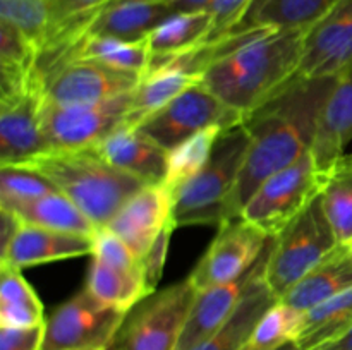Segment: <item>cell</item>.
I'll return each mask as SVG.
<instances>
[{"mask_svg": "<svg viewBox=\"0 0 352 350\" xmlns=\"http://www.w3.org/2000/svg\"><path fill=\"white\" fill-rule=\"evenodd\" d=\"M254 0H213L208 10L213 17V27L206 43L230 33L243 21Z\"/></svg>", "mask_w": 352, "mask_h": 350, "instance_id": "74e56055", "label": "cell"}, {"mask_svg": "<svg viewBox=\"0 0 352 350\" xmlns=\"http://www.w3.org/2000/svg\"><path fill=\"white\" fill-rule=\"evenodd\" d=\"M320 350H352V329H349L344 336H340L339 340L329 343V345Z\"/></svg>", "mask_w": 352, "mask_h": 350, "instance_id": "b9f144b4", "label": "cell"}, {"mask_svg": "<svg viewBox=\"0 0 352 350\" xmlns=\"http://www.w3.org/2000/svg\"><path fill=\"white\" fill-rule=\"evenodd\" d=\"M85 288L98 302L124 312H129L134 305L155 292L148 283L143 268L122 270L96 257H93L89 264Z\"/></svg>", "mask_w": 352, "mask_h": 350, "instance_id": "484cf974", "label": "cell"}, {"mask_svg": "<svg viewBox=\"0 0 352 350\" xmlns=\"http://www.w3.org/2000/svg\"><path fill=\"white\" fill-rule=\"evenodd\" d=\"M143 75L93 60H67L45 79V100L55 105L98 103L134 91Z\"/></svg>", "mask_w": 352, "mask_h": 350, "instance_id": "4fadbf2b", "label": "cell"}, {"mask_svg": "<svg viewBox=\"0 0 352 350\" xmlns=\"http://www.w3.org/2000/svg\"><path fill=\"white\" fill-rule=\"evenodd\" d=\"M199 81H201L199 75L189 74V72L174 67H158L148 72L133 91L131 110L124 122L138 126L146 117L158 112L175 96Z\"/></svg>", "mask_w": 352, "mask_h": 350, "instance_id": "f546056e", "label": "cell"}, {"mask_svg": "<svg viewBox=\"0 0 352 350\" xmlns=\"http://www.w3.org/2000/svg\"><path fill=\"white\" fill-rule=\"evenodd\" d=\"M174 14L177 12H198L206 10L213 0H167Z\"/></svg>", "mask_w": 352, "mask_h": 350, "instance_id": "60d3db41", "label": "cell"}, {"mask_svg": "<svg viewBox=\"0 0 352 350\" xmlns=\"http://www.w3.org/2000/svg\"><path fill=\"white\" fill-rule=\"evenodd\" d=\"M14 167L31 168L43 175L57 191L67 196L96 229L109 225L120 206L146 182L117 170L93 148L47 151Z\"/></svg>", "mask_w": 352, "mask_h": 350, "instance_id": "3957f363", "label": "cell"}, {"mask_svg": "<svg viewBox=\"0 0 352 350\" xmlns=\"http://www.w3.org/2000/svg\"><path fill=\"white\" fill-rule=\"evenodd\" d=\"M91 237L72 235L21 223L9 246L0 253V263L23 270L38 264L91 256Z\"/></svg>", "mask_w": 352, "mask_h": 350, "instance_id": "d6986e66", "label": "cell"}, {"mask_svg": "<svg viewBox=\"0 0 352 350\" xmlns=\"http://www.w3.org/2000/svg\"><path fill=\"white\" fill-rule=\"evenodd\" d=\"M234 33H241L239 43L203 72L201 84L246 117L298 75L306 30L253 27Z\"/></svg>", "mask_w": 352, "mask_h": 350, "instance_id": "7a4b0ae2", "label": "cell"}, {"mask_svg": "<svg viewBox=\"0 0 352 350\" xmlns=\"http://www.w3.org/2000/svg\"><path fill=\"white\" fill-rule=\"evenodd\" d=\"M67 60H93L144 75L150 67L151 50L148 38L140 41H124L107 36H85L57 67Z\"/></svg>", "mask_w": 352, "mask_h": 350, "instance_id": "f1b7e54d", "label": "cell"}, {"mask_svg": "<svg viewBox=\"0 0 352 350\" xmlns=\"http://www.w3.org/2000/svg\"><path fill=\"white\" fill-rule=\"evenodd\" d=\"M6 211L12 213L24 225L41 226L55 232L91 237V239L98 232L95 223L60 191H52L31 201L19 202L12 208H7Z\"/></svg>", "mask_w": 352, "mask_h": 350, "instance_id": "cb8c5ba5", "label": "cell"}, {"mask_svg": "<svg viewBox=\"0 0 352 350\" xmlns=\"http://www.w3.org/2000/svg\"><path fill=\"white\" fill-rule=\"evenodd\" d=\"M223 130L222 126L206 127L167 151L164 182L172 191H177L205 168Z\"/></svg>", "mask_w": 352, "mask_h": 350, "instance_id": "d6a6232c", "label": "cell"}, {"mask_svg": "<svg viewBox=\"0 0 352 350\" xmlns=\"http://www.w3.org/2000/svg\"><path fill=\"white\" fill-rule=\"evenodd\" d=\"M351 246H352V242H351Z\"/></svg>", "mask_w": 352, "mask_h": 350, "instance_id": "f6af8a7d", "label": "cell"}, {"mask_svg": "<svg viewBox=\"0 0 352 350\" xmlns=\"http://www.w3.org/2000/svg\"><path fill=\"white\" fill-rule=\"evenodd\" d=\"M277 301L278 297L268 288L267 281H265L263 263L232 316L210 338H206L205 342L191 350H244L261 316Z\"/></svg>", "mask_w": 352, "mask_h": 350, "instance_id": "603a6c76", "label": "cell"}, {"mask_svg": "<svg viewBox=\"0 0 352 350\" xmlns=\"http://www.w3.org/2000/svg\"><path fill=\"white\" fill-rule=\"evenodd\" d=\"M91 257L103 261L110 266L122 268V270H140L143 268L141 261L138 259L136 254L131 250V247L112 232L110 229L103 226L93 237V253Z\"/></svg>", "mask_w": 352, "mask_h": 350, "instance_id": "8d00e7d4", "label": "cell"}, {"mask_svg": "<svg viewBox=\"0 0 352 350\" xmlns=\"http://www.w3.org/2000/svg\"><path fill=\"white\" fill-rule=\"evenodd\" d=\"M174 230L175 225H168L167 229L162 232V235L158 237L157 242L150 247V250L141 257V264H143L144 275H146V280L151 288H157L158 281H160L162 278V273H164V266L165 261H167L168 253V244H170V237Z\"/></svg>", "mask_w": 352, "mask_h": 350, "instance_id": "f35d334b", "label": "cell"}, {"mask_svg": "<svg viewBox=\"0 0 352 350\" xmlns=\"http://www.w3.org/2000/svg\"><path fill=\"white\" fill-rule=\"evenodd\" d=\"M133 102V91L98 103L55 105L45 100L41 129L48 151H69L93 148L112 129L126 120Z\"/></svg>", "mask_w": 352, "mask_h": 350, "instance_id": "30bf717a", "label": "cell"}, {"mask_svg": "<svg viewBox=\"0 0 352 350\" xmlns=\"http://www.w3.org/2000/svg\"><path fill=\"white\" fill-rule=\"evenodd\" d=\"M243 119V113L227 106L199 81L136 127L168 151L206 127L222 126L229 129Z\"/></svg>", "mask_w": 352, "mask_h": 350, "instance_id": "9c48e42d", "label": "cell"}, {"mask_svg": "<svg viewBox=\"0 0 352 350\" xmlns=\"http://www.w3.org/2000/svg\"><path fill=\"white\" fill-rule=\"evenodd\" d=\"M212 27L213 17L208 10L177 12L168 16L148 36L151 50L150 67L158 62H164L205 45L212 33Z\"/></svg>", "mask_w": 352, "mask_h": 350, "instance_id": "4316f807", "label": "cell"}, {"mask_svg": "<svg viewBox=\"0 0 352 350\" xmlns=\"http://www.w3.org/2000/svg\"><path fill=\"white\" fill-rule=\"evenodd\" d=\"M52 191H57L55 185L31 168L14 165L0 167V208H12Z\"/></svg>", "mask_w": 352, "mask_h": 350, "instance_id": "d590c367", "label": "cell"}, {"mask_svg": "<svg viewBox=\"0 0 352 350\" xmlns=\"http://www.w3.org/2000/svg\"><path fill=\"white\" fill-rule=\"evenodd\" d=\"M103 350H117V349H116V347L112 345V347H109V349H103Z\"/></svg>", "mask_w": 352, "mask_h": 350, "instance_id": "ee69618b", "label": "cell"}, {"mask_svg": "<svg viewBox=\"0 0 352 350\" xmlns=\"http://www.w3.org/2000/svg\"><path fill=\"white\" fill-rule=\"evenodd\" d=\"M270 239L241 216L229 220L219 226L215 239L188 280L196 292L236 280L260 261Z\"/></svg>", "mask_w": 352, "mask_h": 350, "instance_id": "8fae6325", "label": "cell"}, {"mask_svg": "<svg viewBox=\"0 0 352 350\" xmlns=\"http://www.w3.org/2000/svg\"><path fill=\"white\" fill-rule=\"evenodd\" d=\"M323 209L339 244L352 242V154L344 153L323 174Z\"/></svg>", "mask_w": 352, "mask_h": 350, "instance_id": "1f68e13d", "label": "cell"}, {"mask_svg": "<svg viewBox=\"0 0 352 350\" xmlns=\"http://www.w3.org/2000/svg\"><path fill=\"white\" fill-rule=\"evenodd\" d=\"M352 141V71L337 78L323 103L311 146L313 160L325 174Z\"/></svg>", "mask_w": 352, "mask_h": 350, "instance_id": "ffe728a7", "label": "cell"}, {"mask_svg": "<svg viewBox=\"0 0 352 350\" xmlns=\"http://www.w3.org/2000/svg\"><path fill=\"white\" fill-rule=\"evenodd\" d=\"M196 290L186 280L153 292L127 312L113 347L117 350H177Z\"/></svg>", "mask_w": 352, "mask_h": 350, "instance_id": "52a82bcc", "label": "cell"}, {"mask_svg": "<svg viewBox=\"0 0 352 350\" xmlns=\"http://www.w3.org/2000/svg\"><path fill=\"white\" fill-rule=\"evenodd\" d=\"M305 321V312L278 299L258 321L244 350H275L296 342Z\"/></svg>", "mask_w": 352, "mask_h": 350, "instance_id": "836d02e7", "label": "cell"}, {"mask_svg": "<svg viewBox=\"0 0 352 350\" xmlns=\"http://www.w3.org/2000/svg\"><path fill=\"white\" fill-rule=\"evenodd\" d=\"M93 150L117 170L126 172L146 184L164 182L167 151L144 136L136 126L119 124Z\"/></svg>", "mask_w": 352, "mask_h": 350, "instance_id": "ac0fdd59", "label": "cell"}, {"mask_svg": "<svg viewBox=\"0 0 352 350\" xmlns=\"http://www.w3.org/2000/svg\"><path fill=\"white\" fill-rule=\"evenodd\" d=\"M352 288V246L339 244L320 261L302 280H299L280 301L301 312H308L327 299Z\"/></svg>", "mask_w": 352, "mask_h": 350, "instance_id": "44dd1931", "label": "cell"}, {"mask_svg": "<svg viewBox=\"0 0 352 350\" xmlns=\"http://www.w3.org/2000/svg\"><path fill=\"white\" fill-rule=\"evenodd\" d=\"M352 329V288L327 299L305 312L298 343L305 350H320Z\"/></svg>", "mask_w": 352, "mask_h": 350, "instance_id": "4dcf8cb0", "label": "cell"}, {"mask_svg": "<svg viewBox=\"0 0 352 350\" xmlns=\"http://www.w3.org/2000/svg\"><path fill=\"white\" fill-rule=\"evenodd\" d=\"M339 2L340 0H254L246 16L232 31L253 27L308 30Z\"/></svg>", "mask_w": 352, "mask_h": 350, "instance_id": "d4e9b609", "label": "cell"}, {"mask_svg": "<svg viewBox=\"0 0 352 350\" xmlns=\"http://www.w3.org/2000/svg\"><path fill=\"white\" fill-rule=\"evenodd\" d=\"M127 312L102 304L86 288L52 311L43 350H103L113 345Z\"/></svg>", "mask_w": 352, "mask_h": 350, "instance_id": "ba28073f", "label": "cell"}, {"mask_svg": "<svg viewBox=\"0 0 352 350\" xmlns=\"http://www.w3.org/2000/svg\"><path fill=\"white\" fill-rule=\"evenodd\" d=\"M45 321L43 304L21 268L0 263V328H34Z\"/></svg>", "mask_w": 352, "mask_h": 350, "instance_id": "83f0119b", "label": "cell"}, {"mask_svg": "<svg viewBox=\"0 0 352 350\" xmlns=\"http://www.w3.org/2000/svg\"><path fill=\"white\" fill-rule=\"evenodd\" d=\"M352 71V0H340L306 30L298 75L305 79L340 78Z\"/></svg>", "mask_w": 352, "mask_h": 350, "instance_id": "5bb4252c", "label": "cell"}, {"mask_svg": "<svg viewBox=\"0 0 352 350\" xmlns=\"http://www.w3.org/2000/svg\"><path fill=\"white\" fill-rule=\"evenodd\" d=\"M275 350H305V349H301V347H299L296 342H291V343H287V345H282Z\"/></svg>", "mask_w": 352, "mask_h": 350, "instance_id": "7bdbcfd3", "label": "cell"}, {"mask_svg": "<svg viewBox=\"0 0 352 350\" xmlns=\"http://www.w3.org/2000/svg\"><path fill=\"white\" fill-rule=\"evenodd\" d=\"M268 246H270V242H268ZM268 246L265 249L263 256L260 257V261L250 271L237 277L236 280L196 292L188 321H186L182 335L179 338L177 350L195 349L196 345L210 338L232 316V312L236 311L237 305L241 304V301L246 295L250 285L253 283L261 264L265 263Z\"/></svg>", "mask_w": 352, "mask_h": 350, "instance_id": "e0dca14e", "label": "cell"}, {"mask_svg": "<svg viewBox=\"0 0 352 350\" xmlns=\"http://www.w3.org/2000/svg\"><path fill=\"white\" fill-rule=\"evenodd\" d=\"M172 209L174 191L165 182L146 184L120 206L107 229L116 232L141 261L162 232L174 225Z\"/></svg>", "mask_w": 352, "mask_h": 350, "instance_id": "9a60e30c", "label": "cell"}, {"mask_svg": "<svg viewBox=\"0 0 352 350\" xmlns=\"http://www.w3.org/2000/svg\"><path fill=\"white\" fill-rule=\"evenodd\" d=\"M336 81L296 75L274 98L244 117L250 144L226 222L239 218L248 199L268 177L311 151L323 103Z\"/></svg>", "mask_w": 352, "mask_h": 350, "instance_id": "6da1fadb", "label": "cell"}, {"mask_svg": "<svg viewBox=\"0 0 352 350\" xmlns=\"http://www.w3.org/2000/svg\"><path fill=\"white\" fill-rule=\"evenodd\" d=\"M50 0H0V21L9 23L41 50L48 27Z\"/></svg>", "mask_w": 352, "mask_h": 350, "instance_id": "e575fe53", "label": "cell"}, {"mask_svg": "<svg viewBox=\"0 0 352 350\" xmlns=\"http://www.w3.org/2000/svg\"><path fill=\"white\" fill-rule=\"evenodd\" d=\"M248 144L250 132L243 122L220 134L205 168L174 192L172 222L175 229L191 225L220 226L226 222Z\"/></svg>", "mask_w": 352, "mask_h": 350, "instance_id": "277c9868", "label": "cell"}, {"mask_svg": "<svg viewBox=\"0 0 352 350\" xmlns=\"http://www.w3.org/2000/svg\"><path fill=\"white\" fill-rule=\"evenodd\" d=\"M45 325L34 328H0V350H43Z\"/></svg>", "mask_w": 352, "mask_h": 350, "instance_id": "ab89813d", "label": "cell"}, {"mask_svg": "<svg viewBox=\"0 0 352 350\" xmlns=\"http://www.w3.org/2000/svg\"><path fill=\"white\" fill-rule=\"evenodd\" d=\"M116 2L119 0H50L47 34L36 60L43 81L86 36L93 21Z\"/></svg>", "mask_w": 352, "mask_h": 350, "instance_id": "2e32d148", "label": "cell"}, {"mask_svg": "<svg viewBox=\"0 0 352 350\" xmlns=\"http://www.w3.org/2000/svg\"><path fill=\"white\" fill-rule=\"evenodd\" d=\"M172 14L174 10L167 0H119L93 21L86 36L140 41L150 36Z\"/></svg>", "mask_w": 352, "mask_h": 350, "instance_id": "7402d4cb", "label": "cell"}, {"mask_svg": "<svg viewBox=\"0 0 352 350\" xmlns=\"http://www.w3.org/2000/svg\"><path fill=\"white\" fill-rule=\"evenodd\" d=\"M45 82L41 75L21 91L0 96V167L23 165L48 151L41 129Z\"/></svg>", "mask_w": 352, "mask_h": 350, "instance_id": "7c38bea8", "label": "cell"}, {"mask_svg": "<svg viewBox=\"0 0 352 350\" xmlns=\"http://www.w3.org/2000/svg\"><path fill=\"white\" fill-rule=\"evenodd\" d=\"M337 246L339 239L318 196L291 225L270 240L265 261L268 288L282 299Z\"/></svg>", "mask_w": 352, "mask_h": 350, "instance_id": "5b68a950", "label": "cell"}, {"mask_svg": "<svg viewBox=\"0 0 352 350\" xmlns=\"http://www.w3.org/2000/svg\"><path fill=\"white\" fill-rule=\"evenodd\" d=\"M322 187L323 172L309 151L268 177L248 199L239 216L274 239L322 194Z\"/></svg>", "mask_w": 352, "mask_h": 350, "instance_id": "8992f818", "label": "cell"}]
</instances>
